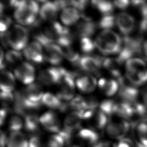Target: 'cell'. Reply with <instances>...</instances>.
I'll list each match as a JSON object with an SVG mask.
<instances>
[{
    "instance_id": "23",
    "label": "cell",
    "mask_w": 147,
    "mask_h": 147,
    "mask_svg": "<svg viewBox=\"0 0 147 147\" xmlns=\"http://www.w3.org/2000/svg\"><path fill=\"white\" fill-rule=\"evenodd\" d=\"M58 10L53 2L47 1L44 3L39 11L40 18L44 21L53 22L56 18Z\"/></svg>"
},
{
    "instance_id": "52",
    "label": "cell",
    "mask_w": 147,
    "mask_h": 147,
    "mask_svg": "<svg viewBox=\"0 0 147 147\" xmlns=\"http://www.w3.org/2000/svg\"><path fill=\"white\" fill-rule=\"evenodd\" d=\"M137 147H147V146H142L138 144H137Z\"/></svg>"
},
{
    "instance_id": "48",
    "label": "cell",
    "mask_w": 147,
    "mask_h": 147,
    "mask_svg": "<svg viewBox=\"0 0 147 147\" xmlns=\"http://www.w3.org/2000/svg\"><path fill=\"white\" fill-rule=\"evenodd\" d=\"M92 147H115V144H111L110 142H98L93 145Z\"/></svg>"
},
{
    "instance_id": "44",
    "label": "cell",
    "mask_w": 147,
    "mask_h": 147,
    "mask_svg": "<svg viewBox=\"0 0 147 147\" xmlns=\"http://www.w3.org/2000/svg\"><path fill=\"white\" fill-rule=\"evenodd\" d=\"M115 147H133V141L128 138H123L115 144Z\"/></svg>"
},
{
    "instance_id": "11",
    "label": "cell",
    "mask_w": 147,
    "mask_h": 147,
    "mask_svg": "<svg viewBox=\"0 0 147 147\" xmlns=\"http://www.w3.org/2000/svg\"><path fill=\"white\" fill-rule=\"evenodd\" d=\"M21 93L23 97L29 103L37 106L42 105L41 100L44 93L40 83H33L28 85Z\"/></svg>"
},
{
    "instance_id": "42",
    "label": "cell",
    "mask_w": 147,
    "mask_h": 147,
    "mask_svg": "<svg viewBox=\"0 0 147 147\" xmlns=\"http://www.w3.org/2000/svg\"><path fill=\"white\" fill-rule=\"evenodd\" d=\"M88 2L84 0H78V1H71L70 5L77 9L79 11L84 10L87 7Z\"/></svg>"
},
{
    "instance_id": "55",
    "label": "cell",
    "mask_w": 147,
    "mask_h": 147,
    "mask_svg": "<svg viewBox=\"0 0 147 147\" xmlns=\"http://www.w3.org/2000/svg\"><path fill=\"white\" fill-rule=\"evenodd\" d=\"M42 147H43V146H42Z\"/></svg>"
},
{
    "instance_id": "37",
    "label": "cell",
    "mask_w": 147,
    "mask_h": 147,
    "mask_svg": "<svg viewBox=\"0 0 147 147\" xmlns=\"http://www.w3.org/2000/svg\"><path fill=\"white\" fill-rule=\"evenodd\" d=\"M63 51L64 57L71 63L74 64H78L82 56H80L78 52H76L71 46L63 48Z\"/></svg>"
},
{
    "instance_id": "34",
    "label": "cell",
    "mask_w": 147,
    "mask_h": 147,
    "mask_svg": "<svg viewBox=\"0 0 147 147\" xmlns=\"http://www.w3.org/2000/svg\"><path fill=\"white\" fill-rule=\"evenodd\" d=\"M136 134L138 138L137 144L147 146V123L141 122L139 123L136 127Z\"/></svg>"
},
{
    "instance_id": "45",
    "label": "cell",
    "mask_w": 147,
    "mask_h": 147,
    "mask_svg": "<svg viewBox=\"0 0 147 147\" xmlns=\"http://www.w3.org/2000/svg\"><path fill=\"white\" fill-rule=\"evenodd\" d=\"M131 2L126 0L122 1H113V4L114 7L121 9V10H125L130 5Z\"/></svg>"
},
{
    "instance_id": "29",
    "label": "cell",
    "mask_w": 147,
    "mask_h": 147,
    "mask_svg": "<svg viewBox=\"0 0 147 147\" xmlns=\"http://www.w3.org/2000/svg\"><path fill=\"white\" fill-rule=\"evenodd\" d=\"M40 124L39 117L34 113L25 116L24 127L26 131L30 133H36L39 130Z\"/></svg>"
},
{
    "instance_id": "16",
    "label": "cell",
    "mask_w": 147,
    "mask_h": 147,
    "mask_svg": "<svg viewBox=\"0 0 147 147\" xmlns=\"http://www.w3.org/2000/svg\"><path fill=\"white\" fill-rule=\"evenodd\" d=\"M68 28L61 25L57 21L49 23L44 29V33L52 41L57 45L63 38Z\"/></svg>"
},
{
    "instance_id": "10",
    "label": "cell",
    "mask_w": 147,
    "mask_h": 147,
    "mask_svg": "<svg viewBox=\"0 0 147 147\" xmlns=\"http://www.w3.org/2000/svg\"><path fill=\"white\" fill-rule=\"evenodd\" d=\"M17 79L25 84H30L33 83L35 78V69L28 62H22L17 65L14 71Z\"/></svg>"
},
{
    "instance_id": "41",
    "label": "cell",
    "mask_w": 147,
    "mask_h": 147,
    "mask_svg": "<svg viewBox=\"0 0 147 147\" xmlns=\"http://www.w3.org/2000/svg\"><path fill=\"white\" fill-rule=\"evenodd\" d=\"M12 23L11 18L5 14L1 15V35L6 33Z\"/></svg>"
},
{
    "instance_id": "4",
    "label": "cell",
    "mask_w": 147,
    "mask_h": 147,
    "mask_svg": "<svg viewBox=\"0 0 147 147\" xmlns=\"http://www.w3.org/2000/svg\"><path fill=\"white\" fill-rule=\"evenodd\" d=\"M75 74L63 68V75L58 83L59 91L57 95L62 102L71 101L75 97Z\"/></svg>"
},
{
    "instance_id": "15",
    "label": "cell",
    "mask_w": 147,
    "mask_h": 147,
    "mask_svg": "<svg viewBox=\"0 0 147 147\" xmlns=\"http://www.w3.org/2000/svg\"><path fill=\"white\" fill-rule=\"evenodd\" d=\"M44 60L54 65L60 64L64 57L62 48L55 42L44 48Z\"/></svg>"
},
{
    "instance_id": "6",
    "label": "cell",
    "mask_w": 147,
    "mask_h": 147,
    "mask_svg": "<svg viewBox=\"0 0 147 147\" xmlns=\"http://www.w3.org/2000/svg\"><path fill=\"white\" fill-rule=\"evenodd\" d=\"M106 128L107 136L118 141L125 137L130 128V124L129 121L125 119H112L109 122Z\"/></svg>"
},
{
    "instance_id": "26",
    "label": "cell",
    "mask_w": 147,
    "mask_h": 147,
    "mask_svg": "<svg viewBox=\"0 0 147 147\" xmlns=\"http://www.w3.org/2000/svg\"><path fill=\"white\" fill-rule=\"evenodd\" d=\"M7 147H28V140L21 131L11 132L7 137Z\"/></svg>"
},
{
    "instance_id": "50",
    "label": "cell",
    "mask_w": 147,
    "mask_h": 147,
    "mask_svg": "<svg viewBox=\"0 0 147 147\" xmlns=\"http://www.w3.org/2000/svg\"><path fill=\"white\" fill-rule=\"evenodd\" d=\"M7 140V137L6 136V134L3 131H1V136H0V146L1 147H5L6 146Z\"/></svg>"
},
{
    "instance_id": "40",
    "label": "cell",
    "mask_w": 147,
    "mask_h": 147,
    "mask_svg": "<svg viewBox=\"0 0 147 147\" xmlns=\"http://www.w3.org/2000/svg\"><path fill=\"white\" fill-rule=\"evenodd\" d=\"M66 144L64 138L58 133L51 135L48 141V147H64Z\"/></svg>"
},
{
    "instance_id": "27",
    "label": "cell",
    "mask_w": 147,
    "mask_h": 147,
    "mask_svg": "<svg viewBox=\"0 0 147 147\" xmlns=\"http://www.w3.org/2000/svg\"><path fill=\"white\" fill-rule=\"evenodd\" d=\"M121 63L117 58L107 57L105 58L103 67L114 78L118 79L122 76L121 75Z\"/></svg>"
},
{
    "instance_id": "2",
    "label": "cell",
    "mask_w": 147,
    "mask_h": 147,
    "mask_svg": "<svg viewBox=\"0 0 147 147\" xmlns=\"http://www.w3.org/2000/svg\"><path fill=\"white\" fill-rule=\"evenodd\" d=\"M126 78L137 87L147 83V64L141 58L134 57L125 63Z\"/></svg>"
},
{
    "instance_id": "46",
    "label": "cell",
    "mask_w": 147,
    "mask_h": 147,
    "mask_svg": "<svg viewBox=\"0 0 147 147\" xmlns=\"http://www.w3.org/2000/svg\"><path fill=\"white\" fill-rule=\"evenodd\" d=\"M54 4L55 5L56 8L57 9L58 11L60 10H63L65 8L70 6V1H56L53 2Z\"/></svg>"
},
{
    "instance_id": "31",
    "label": "cell",
    "mask_w": 147,
    "mask_h": 147,
    "mask_svg": "<svg viewBox=\"0 0 147 147\" xmlns=\"http://www.w3.org/2000/svg\"><path fill=\"white\" fill-rule=\"evenodd\" d=\"M24 126V121L20 115L14 114L9 119L7 123L8 129L11 132L20 131V130Z\"/></svg>"
},
{
    "instance_id": "49",
    "label": "cell",
    "mask_w": 147,
    "mask_h": 147,
    "mask_svg": "<svg viewBox=\"0 0 147 147\" xmlns=\"http://www.w3.org/2000/svg\"><path fill=\"white\" fill-rule=\"evenodd\" d=\"M140 96H141L142 102L147 106V85H146L140 92Z\"/></svg>"
},
{
    "instance_id": "54",
    "label": "cell",
    "mask_w": 147,
    "mask_h": 147,
    "mask_svg": "<svg viewBox=\"0 0 147 147\" xmlns=\"http://www.w3.org/2000/svg\"><path fill=\"white\" fill-rule=\"evenodd\" d=\"M146 25H147V21H146Z\"/></svg>"
},
{
    "instance_id": "47",
    "label": "cell",
    "mask_w": 147,
    "mask_h": 147,
    "mask_svg": "<svg viewBox=\"0 0 147 147\" xmlns=\"http://www.w3.org/2000/svg\"><path fill=\"white\" fill-rule=\"evenodd\" d=\"M141 53L143 54L147 58V37H145L141 41Z\"/></svg>"
},
{
    "instance_id": "13",
    "label": "cell",
    "mask_w": 147,
    "mask_h": 147,
    "mask_svg": "<svg viewBox=\"0 0 147 147\" xmlns=\"http://www.w3.org/2000/svg\"><path fill=\"white\" fill-rule=\"evenodd\" d=\"M134 18L130 14L121 12L116 16V26L119 30L125 36H129L136 27Z\"/></svg>"
},
{
    "instance_id": "8",
    "label": "cell",
    "mask_w": 147,
    "mask_h": 147,
    "mask_svg": "<svg viewBox=\"0 0 147 147\" xmlns=\"http://www.w3.org/2000/svg\"><path fill=\"white\" fill-rule=\"evenodd\" d=\"M63 75V68L49 67L41 69L38 74L37 79L40 84L51 86L58 84Z\"/></svg>"
},
{
    "instance_id": "19",
    "label": "cell",
    "mask_w": 147,
    "mask_h": 147,
    "mask_svg": "<svg viewBox=\"0 0 147 147\" xmlns=\"http://www.w3.org/2000/svg\"><path fill=\"white\" fill-rule=\"evenodd\" d=\"M86 121L88 123L90 128L96 131L106 127L109 123L108 117L99 109L95 110Z\"/></svg>"
},
{
    "instance_id": "1",
    "label": "cell",
    "mask_w": 147,
    "mask_h": 147,
    "mask_svg": "<svg viewBox=\"0 0 147 147\" xmlns=\"http://www.w3.org/2000/svg\"><path fill=\"white\" fill-rule=\"evenodd\" d=\"M94 42L103 55H118L121 48L122 38L112 30H103L97 35Z\"/></svg>"
},
{
    "instance_id": "35",
    "label": "cell",
    "mask_w": 147,
    "mask_h": 147,
    "mask_svg": "<svg viewBox=\"0 0 147 147\" xmlns=\"http://www.w3.org/2000/svg\"><path fill=\"white\" fill-rule=\"evenodd\" d=\"M82 107L84 110H95L99 105V101L95 96H82L81 99Z\"/></svg>"
},
{
    "instance_id": "22",
    "label": "cell",
    "mask_w": 147,
    "mask_h": 147,
    "mask_svg": "<svg viewBox=\"0 0 147 147\" xmlns=\"http://www.w3.org/2000/svg\"><path fill=\"white\" fill-rule=\"evenodd\" d=\"M80 17V11L71 6L63 9L60 14L61 21L66 26H71L76 24Z\"/></svg>"
},
{
    "instance_id": "43",
    "label": "cell",
    "mask_w": 147,
    "mask_h": 147,
    "mask_svg": "<svg viewBox=\"0 0 147 147\" xmlns=\"http://www.w3.org/2000/svg\"><path fill=\"white\" fill-rule=\"evenodd\" d=\"M28 147H42L40 137L36 134H33L28 140Z\"/></svg>"
},
{
    "instance_id": "32",
    "label": "cell",
    "mask_w": 147,
    "mask_h": 147,
    "mask_svg": "<svg viewBox=\"0 0 147 147\" xmlns=\"http://www.w3.org/2000/svg\"><path fill=\"white\" fill-rule=\"evenodd\" d=\"M97 24L103 30H111L116 26V16L113 14L102 16Z\"/></svg>"
},
{
    "instance_id": "30",
    "label": "cell",
    "mask_w": 147,
    "mask_h": 147,
    "mask_svg": "<svg viewBox=\"0 0 147 147\" xmlns=\"http://www.w3.org/2000/svg\"><path fill=\"white\" fill-rule=\"evenodd\" d=\"M92 5L102 16L113 14L114 6L113 2L105 0H95L91 1Z\"/></svg>"
},
{
    "instance_id": "33",
    "label": "cell",
    "mask_w": 147,
    "mask_h": 147,
    "mask_svg": "<svg viewBox=\"0 0 147 147\" xmlns=\"http://www.w3.org/2000/svg\"><path fill=\"white\" fill-rule=\"evenodd\" d=\"M117 103V102L114 100L105 99L99 103V110L105 113L107 117L112 116L115 114Z\"/></svg>"
},
{
    "instance_id": "9",
    "label": "cell",
    "mask_w": 147,
    "mask_h": 147,
    "mask_svg": "<svg viewBox=\"0 0 147 147\" xmlns=\"http://www.w3.org/2000/svg\"><path fill=\"white\" fill-rule=\"evenodd\" d=\"M23 54L28 60L34 64H41L44 60L43 47L36 40L28 44Z\"/></svg>"
},
{
    "instance_id": "51",
    "label": "cell",
    "mask_w": 147,
    "mask_h": 147,
    "mask_svg": "<svg viewBox=\"0 0 147 147\" xmlns=\"http://www.w3.org/2000/svg\"><path fill=\"white\" fill-rule=\"evenodd\" d=\"M7 114V110L6 109L4 108V107H2L1 109V111H0V115H1V117H0V123H1V125H3V122L5 121V118L6 117Z\"/></svg>"
},
{
    "instance_id": "12",
    "label": "cell",
    "mask_w": 147,
    "mask_h": 147,
    "mask_svg": "<svg viewBox=\"0 0 147 147\" xmlns=\"http://www.w3.org/2000/svg\"><path fill=\"white\" fill-rule=\"evenodd\" d=\"M40 125L47 130L54 134L58 133L61 129L60 119L53 111H48L40 117Z\"/></svg>"
},
{
    "instance_id": "5",
    "label": "cell",
    "mask_w": 147,
    "mask_h": 147,
    "mask_svg": "<svg viewBox=\"0 0 147 147\" xmlns=\"http://www.w3.org/2000/svg\"><path fill=\"white\" fill-rule=\"evenodd\" d=\"M142 40L130 37L124 36L122 38L121 48L117 57L119 61L123 64L134 55L141 53V44Z\"/></svg>"
},
{
    "instance_id": "3",
    "label": "cell",
    "mask_w": 147,
    "mask_h": 147,
    "mask_svg": "<svg viewBox=\"0 0 147 147\" xmlns=\"http://www.w3.org/2000/svg\"><path fill=\"white\" fill-rule=\"evenodd\" d=\"M7 45L13 49L20 51L28 45L29 34L28 30L20 25L15 24L5 33Z\"/></svg>"
},
{
    "instance_id": "28",
    "label": "cell",
    "mask_w": 147,
    "mask_h": 147,
    "mask_svg": "<svg viewBox=\"0 0 147 147\" xmlns=\"http://www.w3.org/2000/svg\"><path fill=\"white\" fill-rule=\"evenodd\" d=\"M41 103L42 105L50 109H59L60 110L63 105V102H62L57 96H56L51 92L44 93Z\"/></svg>"
},
{
    "instance_id": "7",
    "label": "cell",
    "mask_w": 147,
    "mask_h": 147,
    "mask_svg": "<svg viewBox=\"0 0 147 147\" xmlns=\"http://www.w3.org/2000/svg\"><path fill=\"white\" fill-rule=\"evenodd\" d=\"M105 58L99 55H84L81 57L78 65L87 74L98 75L103 67Z\"/></svg>"
},
{
    "instance_id": "20",
    "label": "cell",
    "mask_w": 147,
    "mask_h": 147,
    "mask_svg": "<svg viewBox=\"0 0 147 147\" xmlns=\"http://www.w3.org/2000/svg\"><path fill=\"white\" fill-rule=\"evenodd\" d=\"M100 91L106 96H111L119 91V86L117 80L102 78L98 82Z\"/></svg>"
},
{
    "instance_id": "38",
    "label": "cell",
    "mask_w": 147,
    "mask_h": 147,
    "mask_svg": "<svg viewBox=\"0 0 147 147\" xmlns=\"http://www.w3.org/2000/svg\"><path fill=\"white\" fill-rule=\"evenodd\" d=\"M1 100L3 105V107L9 109L13 110L15 104V95L12 92H6L1 91Z\"/></svg>"
},
{
    "instance_id": "17",
    "label": "cell",
    "mask_w": 147,
    "mask_h": 147,
    "mask_svg": "<svg viewBox=\"0 0 147 147\" xmlns=\"http://www.w3.org/2000/svg\"><path fill=\"white\" fill-rule=\"evenodd\" d=\"M98 24L92 21L90 18L82 17V20L78 22L75 28L76 34L80 38L91 37L96 32Z\"/></svg>"
},
{
    "instance_id": "25",
    "label": "cell",
    "mask_w": 147,
    "mask_h": 147,
    "mask_svg": "<svg viewBox=\"0 0 147 147\" xmlns=\"http://www.w3.org/2000/svg\"><path fill=\"white\" fill-rule=\"evenodd\" d=\"M15 78L13 74L7 70H2L1 73V91L12 92L15 87Z\"/></svg>"
},
{
    "instance_id": "39",
    "label": "cell",
    "mask_w": 147,
    "mask_h": 147,
    "mask_svg": "<svg viewBox=\"0 0 147 147\" xmlns=\"http://www.w3.org/2000/svg\"><path fill=\"white\" fill-rule=\"evenodd\" d=\"M79 44L81 51L86 54L91 53L96 48L94 41L91 37H83L80 38Z\"/></svg>"
},
{
    "instance_id": "53",
    "label": "cell",
    "mask_w": 147,
    "mask_h": 147,
    "mask_svg": "<svg viewBox=\"0 0 147 147\" xmlns=\"http://www.w3.org/2000/svg\"><path fill=\"white\" fill-rule=\"evenodd\" d=\"M69 147H81V146H79V145H74L71 146H69Z\"/></svg>"
},
{
    "instance_id": "18",
    "label": "cell",
    "mask_w": 147,
    "mask_h": 147,
    "mask_svg": "<svg viewBox=\"0 0 147 147\" xmlns=\"http://www.w3.org/2000/svg\"><path fill=\"white\" fill-rule=\"evenodd\" d=\"M78 88L84 93L92 92L96 88L97 83L95 78L90 74H83L78 76L75 80Z\"/></svg>"
},
{
    "instance_id": "24",
    "label": "cell",
    "mask_w": 147,
    "mask_h": 147,
    "mask_svg": "<svg viewBox=\"0 0 147 147\" xmlns=\"http://www.w3.org/2000/svg\"><path fill=\"white\" fill-rule=\"evenodd\" d=\"M77 137L82 142L93 145L98 142L99 136L96 130L88 127L80 129L78 131Z\"/></svg>"
},
{
    "instance_id": "36",
    "label": "cell",
    "mask_w": 147,
    "mask_h": 147,
    "mask_svg": "<svg viewBox=\"0 0 147 147\" xmlns=\"http://www.w3.org/2000/svg\"><path fill=\"white\" fill-rule=\"evenodd\" d=\"M5 61L10 65H19L22 63V56L19 51L12 49L8 51L6 53L5 55Z\"/></svg>"
},
{
    "instance_id": "14",
    "label": "cell",
    "mask_w": 147,
    "mask_h": 147,
    "mask_svg": "<svg viewBox=\"0 0 147 147\" xmlns=\"http://www.w3.org/2000/svg\"><path fill=\"white\" fill-rule=\"evenodd\" d=\"M22 2L14 13V18L19 24L24 25H33L37 20V13L30 8L23 5Z\"/></svg>"
},
{
    "instance_id": "21",
    "label": "cell",
    "mask_w": 147,
    "mask_h": 147,
    "mask_svg": "<svg viewBox=\"0 0 147 147\" xmlns=\"http://www.w3.org/2000/svg\"><path fill=\"white\" fill-rule=\"evenodd\" d=\"M82 120L78 113L71 112L65 117L62 129L72 134L75 131H78L80 129Z\"/></svg>"
}]
</instances>
